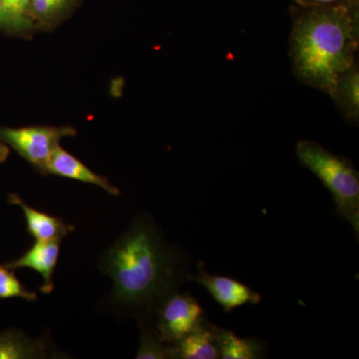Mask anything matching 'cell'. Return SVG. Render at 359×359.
Instances as JSON below:
<instances>
[{"label":"cell","instance_id":"ffe728a7","mask_svg":"<svg viewBox=\"0 0 359 359\" xmlns=\"http://www.w3.org/2000/svg\"><path fill=\"white\" fill-rule=\"evenodd\" d=\"M294 1L295 2V4H297V0H294Z\"/></svg>","mask_w":359,"mask_h":359},{"label":"cell","instance_id":"d6986e66","mask_svg":"<svg viewBox=\"0 0 359 359\" xmlns=\"http://www.w3.org/2000/svg\"><path fill=\"white\" fill-rule=\"evenodd\" d=\"M4 6H2V1H1V0H0V28H2V26H4Z\"/></svg>","mask_w":359,"mask_h":359},{"label":"cell","instance_id":"277c9868","mask_svg":"<svg viewBox=\"0 0 359 359\" xmlns=\"http://www.w3.org/2000/svg\"><path fill=\"white\" fill-rule=\"evenodd\" d=\"M204 309L192 294L177 292L161 304L154 328L163 341L175 344L207 323Z\"/></svg>","mask_w":359,"mask_h":359},{"label":"cell","instance_id":"5bb4252c","mask_svg":"<svg viewBox=\"0 0 359 359\" xmlns=\"http://www.w3.org/2000/svg\"><path fill=\"white\" fill-rule=\"evenodd\" d=\"M76 0H32V16L36 27L50 28L57 25Z\"/></svg>","mask_w":359,"mask_h":359},{"label":"cell","instance_id":"52a82bcc","mask_svg":"<svg viewBox=\"0 0 359 359\" xmlns=\"http://www.w3.org/2000/svg\"><path fill=\"white\" fill-rule=\"evenodd\" d=\"M60 240L36 241L22 256L9 262L6 266L11 269H34L43 278L44 283L40 287V292L51 294L54 289L53 273L60 255Z\"/></svg>","mask_w":359,"mask_h":359},{"label":"cell","instance_id":"8fae6325","mask_svg":"<svg viewBox=\"0 0 359 359\" xmlns=\"http://www.w3.org/2000/svg\"><path fill=\"white\" fill-rule=\"evenodd\" d=\"M50 346L43 339H35L18 330L0 334V359L51 358Z\"/></svg>","mask_w":359,"mask_h":359},{"label":"cell","instance_id":"e0dca14e","mask_svg":"<svg viewBox=\"0 0 359 359\" xmlns=\"http://www.w3.org/2000/svg\"><path fill=\"white\" fill-rule=\"evenodd\" d=\"M301 6H359V0H297Z\"/></svg>","mask_w":359,"mask_h":359},{"label":"cell","instance_id":"3957f363","mask_svg":"<svg viewBox=\"0 0 359 359\" xmlns=\"http://www.w3.org/2000/svg\"><path fill=\"white\" fill-rule=\"evenodd\" d=\"M295 153L299 164L316 175L332 194L337 216L353 226L358 241L359 174L353 163L313 141L297 142Z\"/></svg>","mask_w":359,"mask_h":359},{"label":"cell","instance_id":"9a60e30c","mask_svg":"<svg viewBox=\"0 0 359 359\" xmlns=\"http://www.w3.org/2000/svg\"><path fill=\"white\" fill-rule=\"evenodd\" d=\"M140 328V346L136 358L175 359L174 347L160 339L154 325L148 323H138Z\"/></svg>","mask_w":359,"mask_h":359},{"label":"cell","instance_id":"4fadbf2b","mask_svg":"<svg viewBox=\"0 0 359 359\" xmlns=\"http://www.w3.org/2000/svg\"><path fill=\"white\" fill-rule=\"evenodd\" d=\"M219 358L222 359H259L264 358L266 344L257 339H244L231 330L215 327Z\"/></svg>","mask_w":359,"mask_h":359},{"label":"cell","instance_id":"30bf717a","mask_svg":"<svg viewBox=\"0 0 359 359\" xmlns=\"http://www.w3.org/2000/svg\"><path fill=\"white\" fill-rule=\"evenodd\" d=\"M346 123L359 122V67L358 60L340 73L330 94Z\"/></svg>","mask_w":359,"mask_h":359},{"label":"cell","instance_id":"6da1fadb","mask_svg":"<svg viewBox=\"0 0 359 359\" xmlns=\"http://www.w3.org/2000/svg\"><path fill=\"white\" fill-rule=\"evenodd\" d=\"M190 262L188 252L167 240L151 215H138L99 257V269L113 283L103 309L154 325L161 304L191 282Z\"/></svg>","mask_w":359,"mask_h":359},{"label":"cell","instance_id":"ac0fdd59","mask_svg":"<svg viewBox=\"0 0 359 359\" xmlns=\"http://www.w3.org/2000/svg\"><path fill=\"white\" fill-rule=\"evenodd\" d=\"M9 148L4 142H0V163L4 162L8 158Z\"/></svg>","mask_w":359,"mask_h":359},{"label":"cell","instance_id":"5b68a950","mask_svg":"<svg viewBox=\"0 0 359 359\" xmlns=\"http://www.w3.org/2000/svg\"><path fill=\"white\" fill-rule=\"evenodd\" d=\"M76 135V129L70 126L0 127V141L13 148L39 171L62 139Z\"/></svg>","mask_w":359,"mask_h":359},{"label":"cell","instance_id":"7a4b0ae2","mask_svg":"<svg viewBox=\"0 0 359 359\" xmlns=\"http://www.w3.org/2000/svg\"><path fill=\"white\" fill-rule=\"evenodd\" d=\"M290 60L299 83L330 95L340 73L355 62L359 6L292 7Z\"/></svg>","mask_w":359,"mask_h":359},{"label":"cell","instance_id":"ba28073f","mask_svg":"<svg viewBox=\"0 0 359 359\" xmlns=\"http://www.w3.org/2000/svg\"><path fill=\"white\" fill-rule=\"evenodd\" d=\"M40 172L92 184V185L100 187L110 195H120L119 189L113 186L106 177L94 173L88 167L85 166L81 161L61 148L60 145L52 152L50 157Z\"/></svg>","mask_w":359,"mask_h":359},{"label":"cell","instance_id":"2e32d148","mask_svg":"<svg viewBox=\"0 0 359 359\" xmlns=\"http://www.w3.org/2000/svg\"><path fill=\"white\" fill-rule=\"evenodd\" d=\"M20 297L27 302L37 299L36 292L26 290L16 278L13 269L0 266V299Z\"/></svg>","mask_w":359,"mask_h":359},{"label":"cell","instance_id":"7c38bea8","mask_svg":"<svg viewBox=\"0 0 359 359\" xmlns=\"http://www.w3.org/2000/svg\"><path fill=\"white\" fill-rule=\"evenodd\" d=\"M215 325L209 321L187 335L174 347L175 359H217L219 358V347L215 335Z\"/></svg>","mask_w":359,"mask_h":359},{"label":"cell","instance_id":"9c48e42d","mask_svg":"<svg viewBox=\"0 0 359 359\" xmlns=\"http://www.w3.org/2000/svg\"><path fill=\"white\" fill-rule=\"evenodd\" d=\"M8 200L11 204L20 205L25 216L28 233L36 241H61L75 230L74 226L62 219L33 209L18 194H11Z\"/></svg>","mask_w":359,"mask_h":359},{"label":"cell","instance_id":"8992f818","mask_svg":"<svg viewBox=\"0 0 359 359\" xmlns=\"http://www.w3.org/2000/svg\"><path fill=\"white\" fill-rule=\"evenodd\" d=\"M191 282L203 285L226 313L245 304H259L262 297L248 285L228 276L211 275L200 266L197 275L191 276Z\"/></svg>","mask_w":359,"mask_h":359}]
</instances>
